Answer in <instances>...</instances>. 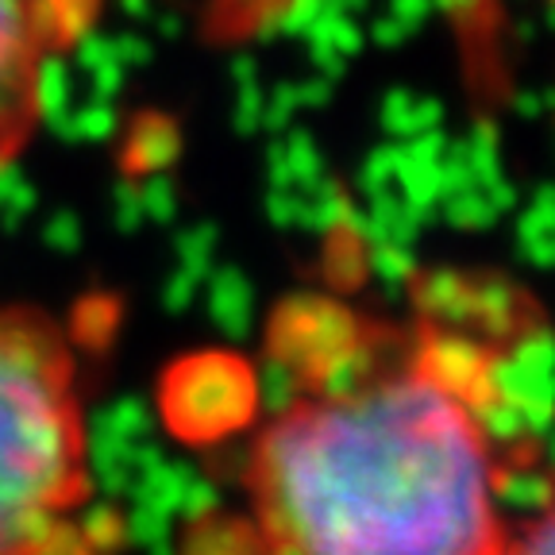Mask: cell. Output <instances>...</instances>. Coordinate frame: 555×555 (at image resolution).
<instances>
[{
  "label": "cell",
  "mask_w": 555,
  "mask_h": 555,
  "mask_svg": "<svg viewBox=\"0 0 555 555\" xmlns=\"http://www.w3.org/2000/svg\"><path fill=\"white\" fill-rule=\"evenodd\" d=\"M509 547H529V552H555V498L525 525L520 537L509 540Z\"/></svg>",
  "instance_id": "277c9868"
},
{
  "label": "cell",
  "mask_w": 555,
  "mask_h": 555,
  "mask_svg": "<svg viewBox=\"0 0 555 555\" xmlns=\"http://www.w3.org/2000/svg\"><path fill=\"white\" fill-rule=\"evenodd\" d=\"M101 529L74 344L43 309L0 305V555L86 552Z\"/></svg>",
  "instance_id": "7a4b0ae2"
},
{
  "label": "cell",
  "mask_w": 555,
  "mask_h": 555,
  "mask_svg": "<svg viewBox=\"0 0 555 555\" xmlns=\"http://www.w3.org/2000/svg\"><path fill=\"white\" fill-rule=\"evenodd\" d=\"M247 525L274 552H505L502 460L470 374L425 339L289 401L251 443Z\"/></svg>",
  "instance_id": "6da1fadb"
},
{
  "label": "cell",
  "mask_w": 555,
  "mask_h": 555,
  "mask_svg": "<svg viewBox=\"0 0 555 555\" xmlns=\"http://www.w3.org/2000/svg\"><path fill=\"white\" fill-rule=\"evenodd\" d=\"M89 0H0V170L20 163L43 124L47 78L81 31Z\"/></svg>",
  "instance_id": "3957f363"
}]
</instances>
